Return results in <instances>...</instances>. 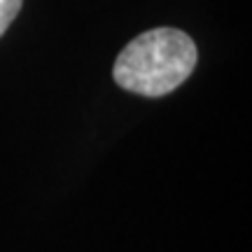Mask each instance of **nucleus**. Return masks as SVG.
<instances>
[{"mask_svg": "<svg viewBox=\"0 0 252 252\" xmlns=\"http://www.w3.org/2000/svg\"><path fill=\"white\" fill-rule=\"evenodd\" d=\"M198 52L194 40L178 28H152L119 52L112 77L122 89L159 98L180 87L194 72Z\"/></svg>", "mask_w": 252, "mask_h": 252, "instance_id": "f257e3e1", "label": "nucleus"}, {"mask_svg": "<svg viewBox=\"0 0 252 252\" xmlns=\"http://www.w3.org/2000/svg\"><path fill=\"white\" fill-rule=\"evenodd\" d=\"M21 2L24 0H0V37L5 35L9 24L17 19L19 9H21Z\"/></svg>", "mask_w": 252, "mask_h": 252, "instance_id": "f03ea898", "label": "nucleus"}]
</instances>
